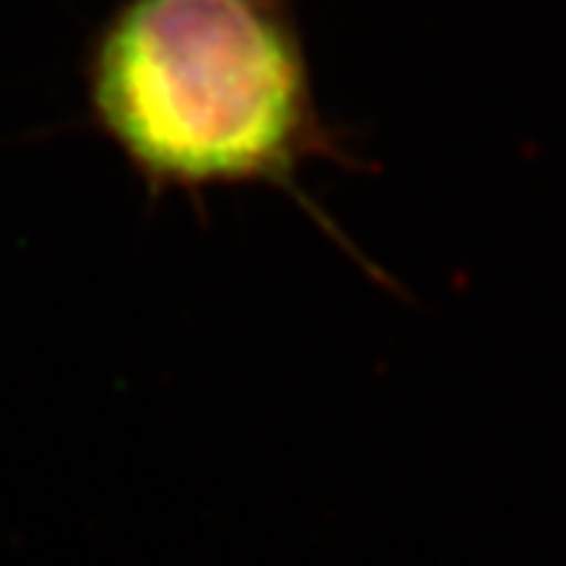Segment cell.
Returning <instances> with one entry per match:
<instances>
[{
    "instance_id": "1",
    "label": "cell",
    "mask_w": 566,
    "mask_h": 566,
    "mask_svg": "<svg viewBox=\"0 0 566 566\" xmlns=\"http://www.w3.org/2000/svg\"><path fill=\"white\" fill-rule=\"evenodd\" d=\"M85 92L158 192L264 182L303 199V167L349 164L286 0H123L88 51Z\"/></svg>"
}]
</instances>
